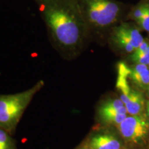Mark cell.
I'll use <instances>...</instances> for the list:
<instances>
[{
    "mask_svg": "<svg viewBox=\"0 0 149 149\" xmlns=\"http://www.w3.org/2000/svg\"><path fill=\"white\" fill-rule=\"evenodd\" d=\"M44 16L53 38L61 46L75 48L81 42L82 24L72 7L53 0L44 8Z\"/></svg>",
    "mask_w": 149,
    "mask_h": 149,
    "instance_id": "obj_1",
    "label": "cell"
},
{
    "mask_svg": "<svg viewBox=\"0 0 149 149\" xmlns=\"http://www.w3.org/2000/svg\"><path fill=\"white\" fill-rule=\"evenodd\" d=\"M42 84L41 81L29 90L17 94L0 95V128L7 132L15 128L26 108Z\"/></svg>",
    "mask_w": 149,
    "mask_h": 149,
    "instance_id": "obj_2",
    "label": "cell"
},
{
    "mask_svg": "<svg viewBox=\"0 0 149 149\" xmlns=\"http://www.w3.org/2000/svg\"><path fill=\"white\" fill-rule=\"evenodd\" d=\"M85 10L91 23L105 27L116 21L120 7L111 0H84Z\"/></svg>",
    "mask_w": 149,
    "mask_h": 149,
    "instance_id": "obj_3",
    "label": "cell"
},
{
    "mask_svg": "<svg viewBox=\"0 0 149 149\" xmlns=\"http://www.w3.org/2000/svg\"><path fill=\"white\" fill-rule=\"evenodd\" d=\"M118 129L126 140L138 143L146 137L149 130V123L141 115H129L118 125Z\"/></svg>",
    "mask_w": 149,
    "mask_h": 149,
    "instance_id": "obj_4",
    "label": "cell"
},
{
    "mask_svg": "<svg viewBox=\"0 0 149 149\" xmlns=\"http://www.w3.org/2000/svg\"><path fill=\"white\" fill-rule=\"evenodd\" d=\"M115 42L127 53H132L144 42V39L137 29L121 26L115 30L113 35Z\"/></svg>",
    "mask_w": 149,
    "mask_h": 149,
    "instance_id": "obj_5",
    "label": "cell"
},
{
    "mask_svg": "<svg viewBox=\"0 0 149 149\" xmlns=\"http://www.w3.org/2000/svg\"><path fill=\"white\" fill-rule=\"evenodd\" d=\"M99 113L104 122L117 126L128 116L127 109L120 98L105 102L100 107Z\"/></svg>",
    "mask_w": 149,
    "mask_h": 149,
    "instance_id": "obj_6",
    "label": "cell"
},
{
    "mask_svg": "<svg viewBox=\"0 0 149 149\" xmlns=\"http://www.w3.org/2000/svg\"><path fill=\"white\" fill-rule=\"evenodd\" d=\"M130 68L123 62L119 63L117 65V77L116 87L120 91L121 100L125 103L133 89L130 88L128 79H129Z\"/></svg>",
    "mask_w": 149,
    "mask_h": 149,
    "instance_id": "obj_7",
    "label": "cell"
},
{
    "mask_svg": "<svg viewBox=\"0 0 149 149\" xmlns=\"http://www.w3.org/2000/svg\"><path fill=\"white\" fill-rule=\"evenodd\" d=\"M88 146L92 149H121V142L114 135L97 134L91 139Z\"/></svg>",
    "mask_w": 149,
    "mask_h": 149,
    "instance_id": "obj_8",
    "label": "cell"
},
{
    "mask_svg": "<svg viewBox=\"0 0 149 149\" xmlns=\"http://www.w3.org/2000/svg\"><path fill=\"white\" fill-rule=\"evenodd\" d=\"M129 79L140 88L149 86V68L144 64H136L133 68H130Z\"/></svg>",
    "mask_w": 149,
    "mask_h": 149,
    "instance_id": "obj_9",
    "label": "cell"
},
{
    "mask_svg": "<svg viewBox=\"0 0 149 149\" xmlns=\"http://www.w3.org/2000/svg\"><path fill=\"white\" fill-rule=\"evenodd\" d=\"M124 105L130 115H141L145 105L144 97L140 92L133 90Z\"/></svg>",
    "mask_w": 149,
    "mask_h": 149,
    "instance_id": "obj_10",
    "label": "cell"
},
{
    "mask_svg": "<svg viewBox=\"0 0 149 149\" xmlns=\"http://www.w3.org/2000/svg\"><path fill=\"white\" fill-rule=\"evenodd\" d=\"M0 149H15L12 139L8 132L0 128Z\"/></svg>",
    "mask_w": 149,
    "mask_h": 149,
    "instance_id": "obj_11",
    "label": "cell"
},
{
    "mask_svg": "<svg viewBox=\"0 0 149 149\" xmlns=\"http://www.w3.org/2000/svg\"><path fill=\"white\" fill-rule=\"evenodd\" d=\"M132 60L136 64H144L148 66L149 64V52L141 53H133Z\"/></svg>",
    "mask_w": 149,
    "mask_h": 149,
    "instance_id": "obj_12",
    "label": "cell"
},
{
    "mask_svg": "<svg viewBox=\"0 0 149 149\" xmlns=\"http://www.w3.org/2000/svg\"><path fill=\"white\" fill-rule=\"evenodd\" d=\"M139 23L141 25L145 31L149 32V14L147 10V6H145V12L144 15L141 18V19L139 21Z\"/></svg>",
    "mask_w": 149,
    "mask_h": 149,
    "instance_id": "obj_13",
    "label": "cell"
},
{
    "mask_svg": "<svg viewBox=\"0 0 149 149\" xmlns=\"http://www.w3.org/2000/svg\"><path fill=\"white\" fill-rule=\"evenodd\" d=\"M145 12V6H142L138 7L136 8L133 13V17L137 19V21H139L142 16L144 15Z\"/></svg>",
    "mask_w": 149,
    "mask_h": 149,
    "instance_id": "obj_14",
    "label": "cell"
},
{
    "mask_svg": "<svg viewBox=\"0 0 149 149\" xmlns=\"http://www.w3.org/2000/svg\"><path fill=\"white\" fill-rule=\"evenodd\" d=\"M146 114L147 116L149 118V101L146 102Z\"/></svg>",
    "mask_w": 149,
    "mask_h": 149,
    "instance_id": "obj_15",
    "label": "cell"
},
{
    "mask_svg": "<svg viewBox=\"0 0 149 149\" xmlns=\"http://www.w3.org/2000/svg\"><path fill=\"white\" fill-rule=\"evenodd\" d=\"M79 149H92L91 148L90 146H86V147H83V148H79Z\"/></svg>",
    "mask_w": 149,
    "mask_h": 149,
    "instance_id": "obj_16",
    "label": "cell"
},
{
    "mask_svg": "<svg viewBox=\"0 0 149 149\" xmlns=\"http://www.w3.org/2000/svg\"><path fill=\"white\" fill-rule=\"evenodd\" d=\"M147 89H148V94H149V86L148 87H147Z\"/></svg>",
    "mask_w": 149,
    "mask_h": 149,
    "instance_id": "obj_17",
    "label": "cell"
},
{
    "mask_svg": "<svg viewBox=\"0 0 149 149\" xmlns=\"http://www.w3.org/2000/svg\"><path fill=\"white\" fill-rule=\"evenodd\" d=\"M148 68H149V64H148Z\"/></svg>",
    "mask_w": 149,
    "mask_h": 149,
    "instance_id": "obj_18",
    "label": "cell"
}]
</instances>
